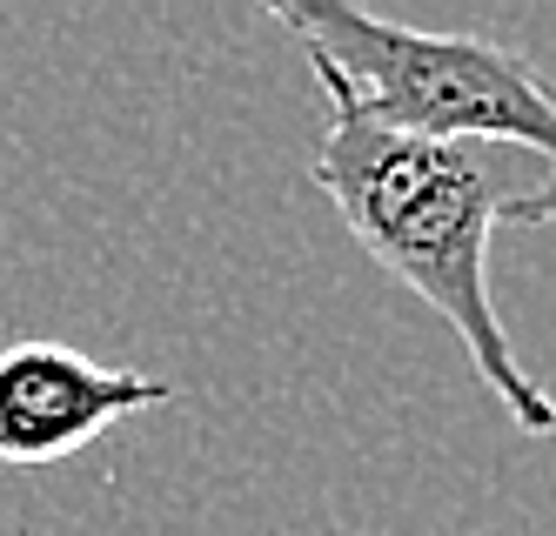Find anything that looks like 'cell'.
I'll use <instances>...</instances> for the list:
<instances>
[{
    "label": "cell",
    "mask_w": 556,
    "mask_h": 536,
    "mask_svg": "<svg viewBox=\"0 0 556 536\" xmlns=\"http://www.w3.org/2000/svg\"><path fill=\"white\" fill-rule=\"evenodd\" d=\"M275 27L295 34L308 74L363 121L409 141H509L556 161V88L509 48L476 34L395 27L342 0H275Z\"/></svg>",
    "instance_id": "2"
},
{
    "label": "cell",
    "mask_w": 556,
    "mask_h": 536,
    "mask_svg": "<svg viewBox=\"0 0 556 536\" xmlns=\"http://www.w3.org/2000/svg\"><path fill=\"white\" fill-rule=\"evenodd\" d=\"M175 389L141 369H101L61 342H21L0 356V463L41 470L74 449H88L101 429L162 409Z\"/></svg>",
    "instance_id": "3"
},
{
    "label": "cell",
    "mask_w": 556,
    "mask_h": 536,
    "mask_svg": "<svg viewBox=\"0 0 556 536\" xmlns=\"http://www.w3.org/2000/svg\"><path fill=\"white\" fill-rule=\"evenodd\" d=\"M503 222H543V228H556V161L543 169V182H536V188H516V195H509Z\"/></svg>",
    "instance_id": "4"
},
{
    "label": "cell",
    "mask_w": 556,
    "mask_h": 536,
    "mask_svg": "<svg viewBox=\"0 0 556 536\" xmlns=\"http://www.w3.org/2000/svg\"><path fill=\"white\" fill-rule=\"evenodd\" d=\"M323 101L329 128L308 161V182L342 209L349 235L463 336L476 376L509 409V423L556 436V402L536 389V376H523L490 302V235L516 188L496 182V161L483 148L389 135L336 88H323Z\"/></svg>",
    "instance_id": "1"
}]
</instances>
